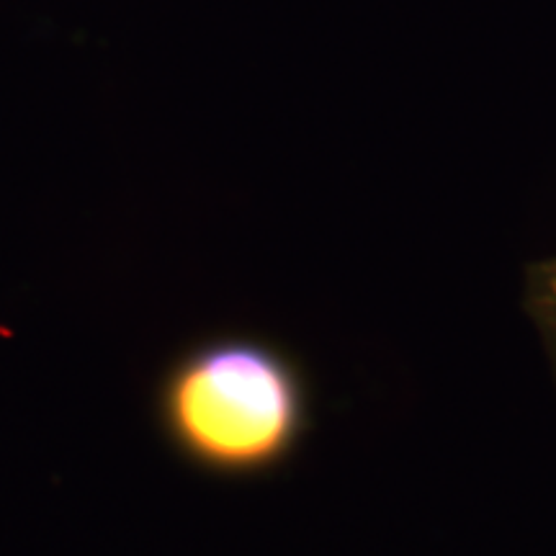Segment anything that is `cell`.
<instances>
[{"label":"cell","mask_w":556,"mask_h":556,"mask_svg":"<svg viewBox=\"0 0 556 556\" xmlns=\"http://www.w3.org/2000/svg\"><path fill=\"white\" fill-rule=\"evenodd\" d=\"M165 430L184 456L227 475L268 469L294 448L304 394L287 358L253 340H219L173 368Z\"/></svg>","instance_id":"6da1fadb"}]
</instances>
